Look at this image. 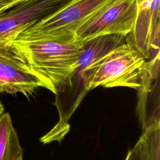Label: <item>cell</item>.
I'll return each instance as SVG.
<instances>
[{
    "label": "cell",
    "mask_w": 160,
    "mask_h": 160,
    "mask_svg": "<svg viewBox=\"0 0 160 160\" xmlns=\"http://www.w3.org/2000/svg\"><path fill=\"white\" fill-rule=\"evenodd\" d=\"M40 87L44 88L42 82L24 63L0 48L1 93H21L28 98Z\"/></svg>",
    "instance_id": "cell-7"
},
{
    "label": "cell",
    "mask_w": 160,
    "mask_h": 160,
    "mask_svg": "<svg viewBox=\"0 0 160 160\" xmlns=\"http://www.w3.org/2000/svg\"><path fill=\"white\" fill-rule=\"evenodd\" d=\"M4 112V108L2 102L0 101V117Z\"/></svg>",
    "instance_id": "cell-12"
},
{
    "label": "cell",
    "mask_w": 160,
    "mask_h": 160,
    "mask_svg": "<svg viewBox=\"0 0 160 160\" xmlns=\"http://www.w3.org/2000/svg\"><path fill=\"white\" fill-rule=\"evenodd\" d=\"M136 13L137 0H112L77 30L76 41L108 35L127 37L133 29Z\"/></svg>",
    "instance_id": "cell-3"
},
{
    "label": "cell",
    "mask_w": 160,
    "mask_h": 160,
    "mask_svg": "<svg viewBox=\"0 0 160 160\" xmlns=\"http://www.w3.org/2000/svg\"><path fill=\"white\" fill-rule=\"evenodd\" d=\"M12 1H19V2H23V1H24L26 0H12Z\"/></svg>",
    "instance_id": "cell-13"
},
{
    "label": "cell",
    "mask_w": 160,
    "mask_h": 160,
    "mask_svg": "<svg viewBox=\"0 0 160 160\" xmlns=\"http://www.w3.org/2000/svg\"><path fill=\"white\" fill-rule=\"evenodd\" d=\"M69 0H28L0 13V47Z\"/></svg>",
    "instance_id": "cell-4"
},
{
    "label": "cell",
    "mask_w": 160,
    "mask_h": 160,
    "mask_svg": "<svg viewBox=\"0 0 160 160\" xmlns=\"http://www.w3.org/2000/svg\"><path fill=\"white\" fill-rule=\"evenodd\" d=\"M26 1H28V0H26Z\"/></svg>",
    "instance_id": "cell-14"
},
{
    "label": "cell",
    "mask_w": 160,
    "mask_h": 160,
    "mask_svg": "<svg viewBox=\"0 0 160 160\" xmlns=\"http://www.w3.org/2000/svg\"><path fill=\"white\" fill-rule=\"evenodd\" d=\"M138 142L144 160H160V125L142 132Z\"/></svg>",
    "instance_id": "cell-9"
},
{
    "label": "cell",
    "mask_w": 160,
    "mask_h": 160,
    "mask_svg": "<svg viewBox=\"0 0 160 160\" xmlns=\"http://www.w3.org/2000/svg\"><path fill=\"white\" fill-rule=\"evenodd\" d=\"M125 160H144L138 142L134 148L129 151Z\"/></svg>",
    "instance_id": "cell-10"
},
{
    "label": "cell",
    "mask_w": 160,
    "mask_h": 160,
    "mask_svg": "<svg viewBox=\"0 0 160 160\" xmlns=\"http://www.w3.org/2000/svg\"><path fill=\"white\" fill-rule=\"evenodd\" d=\"M10 52L54 94L76 68L83 42H61L15 38L0 47Z\"/></svg>",
    "instance_id": "cell-1"
},
{
    "label": "cell",
    "mask_w": 160,
    "mask_h": 160,
    "mask_svg": "<svg viewBox=\"0 0 160 160\" xmlns=\"http://www.w3.org/2000/svg\"><path fill=\"white\" fill-rule=\"evenodd\" d=\"M0 160H23V151L8 112L0 117Z\"/></svg>",
    "instance_id": "cell-8"
},
{
    "label": "cell",
    "mask_w": 160,
    "mask_h": 160,
    "mask_svg": "<svg viewBox=\"0 0 160 160\" xmlns=\"http://www.w3.org/2000/svg\"><path fill=\"white\" fill-rule=\"evenodd\" d=\"M20 3L17 1L12 0H0V12L5 11Z\"/></svg>",
    "instance_id": "cell-11"
},
{
    "label": "cell",
    "mask_w": 160,
    "mask_h": 160,
    "mask_svg": "<svg viewBox=\"0 0 160 160\" xmlns=\"http://www.w3.org/2000/svg\"><path fill=\"white\" fill-rule=\"evenodd\" d=\"M159 58L147 60L141 79V86L137 89V114L142 132L160 125Z\"/></svg>",
    "instance_id": "cell-6"
},
{
    "label": "cell",
    "mask_w": 160,
    "mask_h": 160,
    "mask_svg": "<svg viewBox=\"0 0 160 160\" xmlns=\"http://www.w3.org/2000/svg\"><path fill=\"white\" fill-rule=\"evenodd\" d=\"M112 0H69L18 36L23 39L77 42V30Z\"/></svg>",
    "instance_id": "cell-2"
},
{
    "label": "cell",
    "mask_w": 160,
    "mask_h": 160,
    "mask_svg": "<svg viewBox=\"0 0 160 160\" xmlns=\"http://www.w3.org/2000/svg\"><path fill=\"white\" fill-rule=\"evenodd\" d=\"M160 0H137V13L131 32L126 41L146 58L160 56Z\"/></svg>",
    "instance_id": "cell-5"
}]
</instances>
